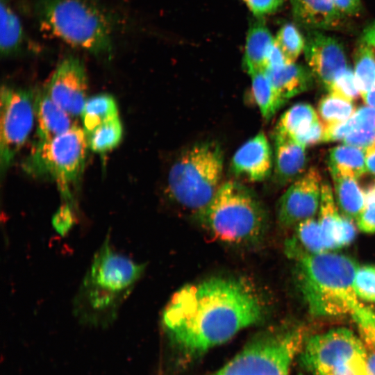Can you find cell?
I'll return each instance as SVG.
<instances>
[{"instance_id":"8fae6325","label":"cell","mask_w":375,"mask_h":375,"mask_svg":"<svg viewBox=\"0 0 375 375\" xmlns=\"http://www.w3.org/2000/svg\"><path fill=\"white\" fill-rule=\"evenodd\" d=\"M322 183L319 170L310 167L290 185L277 206V217L282 226H295L315 216L319 208Z\"/></svg>"},{"instance_id":"ac0fdd59","label":"cell","mask_w":375,"mask_h":375,"mask_svg":"<svg viewBox=\"0 0 375 375\" xmlns=\"http://www.w3.org/2000/svg\"><path fill=\"white\" fill-rule=\"evenodd\" d=\"M292 14L301 25L311 30L339 26L343 15L332 0H290Z\"/></svg>"},{"instance_id":"4fadbf2b","label":"cell","mask_w":375,"mask_h":375,"mask_svg":"<svg viewBox=\"0 0 375 375\" xmlns=\"http://www.w3.org/2000/svg\"><path fill=\"white\" fill-rule=\"evenodd\" d=\"M304 54L314 77L328 89L335 77L347 68L341 44L319 30H310L305 39Z\"/></svg>"},{"instance_id":"7402d4cb","label":"cell","mask_w":375,"mask_h":375,"mask_svg":"<svg viewBox=\"0 0 375 375\" xmlns=\"http://www.w3.org/2000/svg\"><path fill=\"white\" fill-rule=\"evenodd\" d=\"M27 43L22 24L9 4V0H1L0 50L4 57L22 53Z\"/></svg>"},{"instance_id":"8d00e7d4","label":"cell","mask_w":375,"mask_h":375,"mask_svg":"<svg viewBox=\"0 0 375 375\" xmlns=\"http://www.w3.org/2000/svg\"><path fill=\"white\" fill-rule=\"evenodd\" d=\"M325 125L319 119L313 123L303 133L294 138L297 142L305 147L324 142Z\"/></svg>"},{"instance_id":"52a82bcc","label":"cell","mask_w":375,"mask_h":375,"mask_svg":"<svg viewBox=\"0 0 375 375\" xmlns=\"http://www.w3.org/2000/svg\"><path fill=\"white\" fill-rule=\"evenodd\" d=\"M88 148L85 131L76 125L51 140L36 141L23 168L33 176L54 181L65 203L72 206L71 188L82 175Z\"/></svg>"},{"instance_id":"74e56055","label":"cell","mask_w":375,"mask_h":375,"mask_svg":"<svg viewBox=\"0 0 375 375\" xmlns=\"http://www.w3.org/2000/svg\"><path fill=\"white\" fill-rule=\"evenodd\" d=\"M342 142L364 150L375 147V129L353 130Z\"/></svg>"},{"instance_id":"ee69618b","label":"cell","mask_w":375,"mask_h":375,"mask_svg":"<svg viewBox=\"0 0 375 375\" xmlns=\"http://www.w3.org/2000/svg\"><path fill=\"white\" fill-rule=\"evenodd\" d=\"M365 151L367 172L375 176V147L368 148Z\"/></svg>"},{"instance_id":"e0dca14e","label":"cell","mask_w":375,"mask_h":375,"mask_svg":"<svg viewBox=\"0 0 375 375\" xmlns=\"http://www.w3.org/2000/svg\"><path fill=\"white\" fill-rule=\"evenodd\" d=\"M37 141L51 140L76 125L74 117L57 105L44 89L35 94Z\"/></svg>"},{"instance_id":"b9f144b4","label":"cell","mask_w":375,"mask_h":375,"mask_svg":"<svg viewBox=\"0 0 375 375\" xmlns=\"http://www.w3.org/2000/svg\"><path fill=\"white\" fill-rule=\"evenodd\" d=\"M343 15H353L360 10L361 0H332Z\"/></svg>"},{"instance_id":"4dcf8cb0","label":"cell","mask_w":375,"mask_h":375,"mask_svg":"<svg viewBox=\"0 0 375 375\" xmlns=\"http://www.w3.org/2000/svg\"><path fill=\"white\" fill-rule=\"evenodd\" d=\"M274 42L283 53L286 63H293L304 49L305 40L292 24H284L278 31Z\"/></svg>"},{"instance_id":"836d02e7","label":"cell","mask_w":375,"mask_h":375,"mask_svg":"<svg viewBox=\"0 0 375 375\" xmlns=\"http://www.w3.org/2000/svg\"><path fill=\"white\" fill-rule=\"evenodd\" d=\"M350 315L358 326L360 336L375 345V312L360 302Z\"/></svg>"},{"instance_id":"d6986e66","label":"cell","mask_w":375,"mask_h":375,"mask_svg":"<svg viewBox=\"0 0 375 375\" xmlns=\"http://www.w3.org/2000/svg\"><path fill=\"white\" fill-rule=\"evenodd\" d=\"M265 72L284 103L310 89L313 83L310 69L294 62L267 69Z\"/></svg>"},{"instance_id":"3957f363","label":"cell","mask_w":375,"mask_h":375,"mask_svg":"<svg viewBox=\"0 0 375 375\" xmlns=\"http://www.w3.org/2000/svg\"><path fill=\"white\" fill-rule=\"evenodd\" d=\"M285 252L296 262L299 288L311 314L350 315L360 302L353 288L359 265L352 258L332 251L309 253L288 239Z\"/></svg>"},{"instance_id":"7dc6e473","label":"cell","mask_w":375,"mask_h":375,"mask_svg":"<svg viewBox=\"0 0 375 375\" xmlns=\"http://www.w3.org/2000/svg\"><path fill=\"white\" fill-rule=\"evenodd\" d=\"M361 97L366 105L375 107V83L369 90L361 94Z\"/></svg>"},{"instance_id":"7bdbcfd3","label":"cell","mask_w":375,"mask_h":375,"mask_svg":"<svg viewBox=\"0 0 375 375\" xmlns=\"http://www.w3.org/2000/svg\"><path fill=\"white\" fill-rule=\"evenodd\" d=\"M362 340L365 347L368 375H375V345L366 340L362 339Z\"/></svg>"},{"instance_id":"30bf717a","label":"cell","mask_w":375,"mask_h":375,"mask_svg":"<svg viewBox=\"0 0 375 375\" xmlns=\"http://www.w3.org/2000/svg\"><path fill=\"white\" fill-rule=\"evenodd\" d=\"M0 165L6 171L25 143L33 125L35 94L3 85L1 89Z\"/></svg>"},{"instance_id":"603a6c76","label":"cell","mask_w":375,"mask_h":375,"mask_svg":"<svg viewBox=\"0 0 375 375\" xmlns=\"http://www.w3.org/2000/svg\"><path fill=\"white\" fill-rule=\"evenodd\" d=\"M333 193L337 205L342 215L355 221L365 207L363 190L357 179L331 175Z\"/></svg>"},{"instance_id":"8992f818","label":"cell","mask_w":375,"mask_h":375,"mask_svg":"<svg viewBox=\"0 0 375 375\" xmlns=\"http://www.w3.org/2000/svg\"><path fill=\"white\" fill-rule=\"evenodd\" d=\"M224 155L214 142L195 144L183 151L167 176L170 197L181 206L198 212L212 199L221 184Z\"/></svg>"},{"instance_id":"f546056e","label":"cell","mask_w":375,"mask_h":375,"mask_svg":"<svg viewBox=\"0 0 375 375\" xmlns=\"http://www.w3.org/2000/svg\"><path fill=\"white\" fill-rule=\"evenodd\" d=\"M353 72L361 96L375 83V55L365 42L356 53Z\"/></svg>"},{"instance_id":"e575fe53","label":"cell","mask_w":375,"mask_h":375,"mask_svg":"<svg viewBox=\"0 0 375 375\" xmlns=\"http://www.w3.org/2000/svg\"><path fill=\"white\" fill-rule=\"evenodd\" d=\"M74 222V216L72 207L66 203L58 208L52 218L53 228L62 236L69 232Z\"/></svg>"},{"instance_id":"4316f807","label":"cell","mask_w":375,"mask_h":375,"mask_svg":"<svg viewBox=\"0 0 375 375\" xmlns=\"http://www.w3.org/2000/svg\"><path fill=\"white\" fill-rule=\"evenodd\" d=\"M294 228V234L288 240L301 249L312 253L328 251L317 219L312 217L303 220L298 223Z\"/></svg>"},{"instance_id":"44dd1931","label":"cell","mask_w":375,"mask_h":375,"mask_svg":"<svg viewBox=\"0 0 375 375\" xmlns=\"http://www.w3.org/2000/svg\"><path fill=\"white\" fill-rule=\"evenodd\" d=\"M328 166L331 175L358 179L367 172L365 151L344 143L334 147L328 151Z\"/></svg>"},{"instance_id":"ffe728a7","label":"cell","mask_w":375,"mask_h":375,"mask_svg":"<svg viewBox=\"0 0 375 375\" xmlns=\"http://www.w3.org/2000/svg\"><path fill=\"white\" fill-rule=\"evenodd\" d=\"M274 44L268 28L261 22L253 24L248 31L243 65L251 76L265 71L269 54Z\"/></svg>"},{"instance_id":"5b68a950","label":"cell","mask_w":375,"mask_h":375,"mask_svg":"<svg viewBox=\"0 0 375 375\" xmlns=\"http://www.w3.org/2000/svg\"><path fill=\"white\" fill-rule=\"evenodd\" d=\"M197 216L210 234L231 244H254L262 238L267 227L266 212L259 199L234 181L222 184Z\"/></svg>"},{"instance_id":"6da1fadb","label":"cell","mask_w":375,"mask_h":375,"mask_svg":"<svg viewBox=\"0 0 375 375\" xmlns=\"http://www.w3.org/2000/svg\"><path fill=\"white\" fill-rule=\"evenodd\" d=\"M265 306L249 280L212 277L175 292L163 310L162 322L180 351L195 357L260 322Z\"/></svg>"},{"instance_id":"2e32d148","label":"cell","mask_w":375,"mask_h":375,"mask_svg":"<svg viewBox=\"0 0 375 375\" xmlns=\"http://www.w3.org/2000/svg\"><path fill=\"white\" fill-rule=\"evenodd\" d=\"M306 148L290 135L274 130V167L280 183H292L306 171Z\"/></svg>"},{"instance_id":"cb8c5ba5","label":"cell","mask_w":375,"mask_h":375,"mask_svg":"<svg viewBox=\"0 0 375 375\" xmlns=\"http://www.w3.org/2000/svg\"><path fill=\"white\" fill-rule=\"evenodd\" d=\"M117 116L115 99L109 94H101L87 99L80 117L88 135L101 124Z\"/></svg>"},{"instance_id":"9c48e42d","label":"cell","mask_w":375,"mask_h":375,"mask_svg":"<svg viewBox=\"0 0 375 375\" xmlns=\"http://www.w3.org/2000/svg\"><path fill=\"white\" fill-rule=\"evenodd\" d=\"M301 362L312 375H368L365 344L346 328H335L305 340Z\"/></svg>"},{"instance_id":"277c9868","label":"cell","mask_w":375,"mask_h":375,"mask_svg":"<svg viewBox=\"0 0 375 375\" xmlns=\"http://www.w3.org/2000/svg\"><path fill=\"white\" fill-rule=\"evenodd\" d=\"M33 13L49 33L97 57L114 50V26L99 0H35Z\"/></svg>"},{"instance_id":"9a60e30c","label":"cell","mask_w":375,"mask_h":375,"mask_svg":"<svg viewBox=\"0 0 375 375\" xmlns=\"http://www.w3.org/2000/svg\"><path fill=\"white\" fill-rule=\"evenodd\" d=\"M273 165L270 144L262 131L248 140L234 153L231 172L249 181L260 182L267 178Z\"/></svg>"},{"instance_id":"d6a6232c","label":"cell","mask_w":375,"mask_h":375,"mask_svg":"<svg viewBox=\"0 0 375 375\" xmlns=\"http://www.w3.org/2000/svg\"><path fill=\"white\" fill-rule=\"evenodd\" d=\"M327 90L331 94L351 102L360 95L354 72L349 67L335 77Z\"/></svg>"},{"instance_id":"ab89813d","label":"cell","mask_w":375,"mask_h":375,"mask_svg":"<svg viewBox=\"0 0 375 375\" xmlns=\"http://www.w3.org/2000/svg\"><path fill=\"white\" fill-rule=\"evenodd\" d=\"M250 10L257 17H263L277 11L285 0H244Z\"/></svg>"},{"instance_id":"bcb514c9","label":"cell","mask_w":375,"mask_h":375,"mask_svg":"<svg viewBox=\"0 0 375 375\" xmlns=\"http://www.w3.org/2000/svg\"><path fill=\"white\" fill-rule=\"evenodd\" d=\"M363 40L369 46L375 47V22L365 28L363 33Z\"/></svg>"},{"instance_id":"484cf974","label":"cell","mask_w":375,"mask_h":375,"mask_svg":"<svg viewBox=\"0 0 375 375\" xmlns=\"http://www.w3.org/2000/svg\"><path fill=\"white\" fill-rule=\"evenodd\" d=\"M254 100L263 118L271 119L284 104L265 71L251 75Z\"/></svg>"},{"instance_id":"d590c367","label":"cell","mask_w":375,"mask_h":375,"mask_svg":"<svg viewBox=\"0 0 375 375\" xmlns=\"http://www.w3.org/2000/svg\"><path fill=\"white\" fill-rule=\"evenodd\" d=\"M350 119L354 130L375 129V107L361 106L356 110Z\"/></svg>"},{"instance_id":"f1b7e54d","label":"cell","mask_w":375,"mask_h":375,"mask_svg":"<svg viewBox=\"0 0 375 375\" xmlns=\"http://www.w3.org/2000/svg\"><path fill=\"white\" fill-rule=\"evenodd\" d=\"M356 108L353 102L328 93L317 106L318 115L325 125H332L349 119Z\"/></svg>"},{"instance_id":"d4e9b609","label":"cell","mask_w":375,"mask_h":375,"mask_svg":"<svg viewBox=\"0 0 375 375\" xmlns=\"http://www.w3.org/2000/svg\"><path fill=\"white\" fill-rule=\"evenodd\" d=\"M319 119L318 114L311 105L307 103H298L288 108L281 116L275 130L294 138L303 133Z\"/></svg>"},{"instance_id":"ba28073f","label":"cell","mask_w":375,"mask_h":375,"mask_svg":"<svg viewBox=\"0 0 375 375\" xmlns=\"http://www.w3.org/2000/svg\"><path fill=\"white\" fill-rule=\"evenodd\" d=\"M305 340L304 329L299 326L267 329L210 375H289L292 362Z\"/></svg>"},{"instance_id":"83f0119b","label":"cell","mask_w":375,"mask_h":375,"mask_svg":"<svg viewBox=\"0 0 375 375\" xmlns=\"http://www.w3.org/2000/svg\"><path fill=\"white\" fill-rule=\"evenodd\" d=\"M122 125L119 116L95 128L87 135L89 148L97 153H104L117 147L122 137Z\"/></svg>"},{"instance_id":"60d3db41","label":"cell","mask_w":375,"mask_h":375,"mask_svg":"<svg viewBox=\"0 0 375 375\" xmlns=\"http://www.w3.org/2000/svg\"><path fill=\"white\" fill-rule=\"evenodd\" d=\"M355 221L360 231L367 234L375 233V203L365 205Z\"/></svg>"},{"instance_id":"7c38bea8","label":"cell","mask_w":375,"mask_h":375,"mask_svg":"<svg viewBox=\"0 0 375 375\" xmlns=\"http://www.w3.org/2000/svg\"><path fill=\"white\" fill-rule=\"evenodd\" d=\"M88 76L83 62L69 56L56 67L44 90L61 108L74 118L81 117L88 99Z\"/></svg>"},{"instance_id":"f35d334b","label":"cell","mask_w":375,"mask_h":375,"mask_svg":"<svg viewBox=\"0 0 375 375\" xmlns=\"http://www.w3.org/2000/svg\"><path fill=\"white\" fill-rule=\"evenodd\" d=\"M353 130L354 128L350 118L340 123L325 125L324 142L343 140Z\"/></svg>"},{"instance_id":"f6af8a7d","label":"cell","mask_w":375,"mask_h":375,"mask_svg":"<svg viewBox=\"0 0 375 375\" xmlns=\"http://www.w3.org/2000/svg\"><path fill=\"white\" fill-rule=\"evenodd\" d=\"M362 190L365 197V205L375 203V179L369 183Z\"/></svg>"},{"instance_id":"7a4b0ae2","label":"cell","mask_w":375,"mask_h":375,"mask_svg":"<svg viewBox=\"0 0 375 375\" xmlns=\"http://www.w3.org/2000/svg\"><path fill=\"white\" fill-rule=\"evenodd\" d=\"M145 268V264L117 252L108 234L95 252L74 297V316L79 322L91 326L111 325Z\"/></svg>"},{"instance_id":"1f68e13d","label":"cell","mask_w":375,"mask_h":375,"mask_svg":"<svg viewBox=\"0 0 375 375\" xmlns=\"http://www.w3.org/2000/svg\"><path fill=\"white\" fill-rule=\"evenodd\" d=\"M353 288L359 300L375 303V265H359L355 274Z\"/></svg>"},{"instance_id":"5bb4252c","label":"cell","mask_w":375,"mask_h":375,"mask_svg":"<svg viewBox=\"0 0 375 375\" xmlns=\"http://www.w3.org/2000/svg\"><path fill=\"white\" fill-rule=\"evenodd\" d=\"M317 221L328 251L345 247L356 238L353 220L340 213L333 190L327 182L322 185Z\"/></svg>"}]
</instances>
